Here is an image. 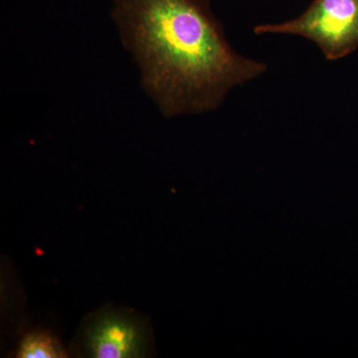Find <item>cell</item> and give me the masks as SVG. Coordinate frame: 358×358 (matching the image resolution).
I'll use <instances>...</instances> for the list:
<instances>
[{
	"label": "cell",
	"instance_id": "1",
	"mask_svg": "<svg viewBox=\"0 0 358 358\" xmlns=\"http://www.w3.org/2000/svg\"><path fill=\"white\" fill-rule=\"evenodd\" d=\"M110 15L164 117L213 112L268 71L231 45L211 0H112Z\"/></svg>",
	"mask_w": 358,
	"mask_h": 358
},
{
	"label": "cell",
	"instance_id": "2",
	"mask_svg": "<svg viewBox=\"0 0 358 358\" xmlns=\"http://www.w3.org/2000/svg\"><path fill=\"white\" fill-rule=\"evenodd\" d=\"M254 34L301 37L315 44L327 61H338L358 48V0H313L300 15L254 27Z\"/></svg>",
	"mask_w": 358,
	"mask_h": 358
},
{
	"label": "cell",
	"instance_id": "3",
	"mask_svg": "<svg viewBox=\"0 0 358 358\" xmlns=\"http://www.w3.org/2000/svg\"><path fill=\"white\" fill-rule=\"evenodd\" d=\"M87 357H143L148 352V331L138 317L120 310H103L87 322L83 329Z\"/></svg>",
	"mask_w": 358,
	"mask_h": 358
},
{
	"label": "cell",
	"instance_id": "4",
	"mask_svg": "<svg viewBox=\"0 0 358 358\" xmlns=\"http://www.w3.org/2000/svg\"><path fill=\"white\" fill-rule=\"evenodd\" d=\"M67 352L57 338L44 331H32L20 341L17 357L20 358H62Z\"/></svg>",
	"mask_w": 358,
	"mask_h": 358
}]
</instances>
